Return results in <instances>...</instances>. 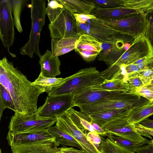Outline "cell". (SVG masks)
Listing matches in <instances>:
<instances>
[{"instance_id": "49", "label": "cell", "mask_w": 153, "mask_h": 153, "mask_svg": "<svg viewBox=\"0 0 153 153\" xmlns=\"http://www.w3.org/2000/svg\"><path fill=\"white\" fill-rule=\"evenodd\" d=\"M140 123L147 128L153 129V120L148 118L145 119Z\"/></svg>"}, {"instance_id": "17", "label": "cell", "mask_w": 153, "mask_h": 153, "mask_svg": "<svg viewBox=\"0 0 153 153\" xmlns=\"http://www.w3.org/2000/svg\"><path fill=\"white\" fill-rule=\"evenodd\" d=\"M56 141L48 140L26 145L10 146L13 153H60Z\"/></svg>"}, {"instance_id": "7", "label": "cell", "mask_w": 153, "mask_h": 153, "mask_svg": "<svg viewBox=\"0 0 153 153\" xmlns=\"http://www.w3.org/2000/svg\"><path fill=\"white\" fill-rule=\"evenodd\" d=\"M80 35L88 34L101 42H113L121 40L126 43L132 44L135 38L131 35L116 32L97 19H88L84 24H77Z\"/></svg>"}, {"instance_id": "9", "label": "cell", "mask_w": 153, "mask_h": 153, "mask_svg": "<svg viewBox=\"0 0 153 153\" xmlns=\"http://www.w3.org/2000/svg\"><path fill=\"white\" fill-rule=\"evenodd\" d=\"M74 107L72 94L47 97L44 104L36 112L45 117H57L66 113Z\"/></svg>"}, {"instance_id": "42", "label": "cell", "mask_w": 153, "mask_h": 153, "mask_svg": "<svg viewBox=\"0 0 153 153\" xmlns=\"http://www.w3.org/2000/svg\"><path fill=\"white\" fill-rule=\"evenodd\" d=\"M134 125L135 129L141 135L143 133L145 134L150 135L153 137V129L145 127L140 123H137ZM149 144H153V139L150 140Z\"/></svg>"}, {"instance_id": "19", "label": "cell", "mask_w": 153, "mask_h": 153, "mask_svg": "<svg viewBox=\"0 0 153 153\" xmlns=\"http://www.w3.org/2000/svg\"><path fill=\"white\" fill-rule=\"evenodd\" d=\"M41 72L45 76L54 78L61 74V61L58 56H53L51 51L47 50L39 58Z\"/></svg>"}, {"instance_id": "2", "label": "cell", "mask_w": 153, "mask_h": 153, "mask_svg": "<svg viewBox=\"0 0 153 153\" xmlns=\"http://www.w3.org/2000/svg\"><path fill=\"white\" fill-rule=\"evenodd\" d=\"M150 102L137 93L123 92L100 101L78 107L82 112L88 115L111 109L131 110Z\"/></svg>"}, {"instance_id": "24", "label": "cell", "mask_w": 153, "mask_h": 153, "mask_svg": "<svg viewBox=\"0 0 153 153\" xmlns=\"http://www.w3.org/2000/svg\"><path fill=\"white\" fill-rule=\"evenodd\" d=\"M67 113L75 125L85 134L89 132H96L90 123L92 120L88 115L73 108Z\"/></svg>"}, {"instance_id": "10", "label": "cell", "mask_w": 153, "mask_h": 153, "mask_svg": "<svg viewBox=\"0 0 153 153\" xmlns=\"http://www.w3.org/2000/svg\"><path fill=\"white\" fill-rule=\"evenodd\" d=\"M151 55H153L152 45L149 38L143 35L135 39L129 48L114 65H127Z\"/></svg>"}, {"instance_id": "44", "label": "cell", "mask_w": 153, "mask_h": 153, "mask_svg": "<svg viewBox=\"0 0 153 153\" xmlns=\"http://www.w3.org/2000/svg\"><path fill=\"white\" fill-rule=\"evenodd\" d=\"M128 82L129 83L137 89L145 85L139 76H134L129 77L128 78Z\"/></svg>"}, {"instance_id": "11", "label": "cell", "mask_w": 153, "mask_h": 153, "mask_svg": "<svg viewBox=\"0 0 153 153\" xmlns=\"http://www.w3.org/2000/svg\"><path fill=\"white\" fill-rule=\"evenodd\" d=\"M14 25L11 0L0 1V39L3 46L9 52L15 39Z\"/></svg>"}, {"instance_id": "48", "label": "cell", "mask_w": 153, "mask_h": 153, "mask_svg": "<svg viewBox=\"0 0 153 153\" xmlns=\"http://www.w3.org/2000/svg\"><path fill=\"white\" fill-rule=\"evenodd\" d=\"M96 132L102 137L107 136L108 134L104 129L98 124L93 122L92 121L90 123Z\"/></svg>"}, {"instance_id": "6", "label": "cell", "mask_w": 153, "mask_h": 153, "mask_svg": "<svg viewBox=\"0 0 153 153\" xmlns=\"http://www.w3.org/2000/svg\"><path fill=\"white\" fill-rule=\"evenodd\" d=\"M97 19L115 32L131 36L135 39L145 35L147 23L145 13L143 12L131 15L115 20Z\"/></svg>"}, {"instance_id": "5", "label": "cell", "mask_w": 153, "mask_h": 153, "mask_svg": "<svg viewBox=\"0 0 153 153\" xmlns=\"http://www.w3.org/2000/svg\"><path fill=\"white\" fill-rule=\"evenodd\" d=\"M56 118L45 117L37 112L27 115L15 113L10 119L9 131L15 133L48 130L56 123Z\"/></svg>"}, {"instance_id": "37", "label": "cell", "mask_w": 153, "mask_h": 153, "mask_svg": "<svg viewBox=\"0 0 153 153\" xmlns=\"http://www.w3.org/2000/svg\"><path fill=\"white\" fill-rule=\"evenodd\" d=\"M85 134L88 140L95 147L100 153L103 142L105 139L96 132H89Z\"/></svg>"}, {"instance_id": "26", "label": "cell", "mask_w": 153, "mask_h": 153, "mask_svg": "<svg viewBox=\"0 0 153 153\" xmlns=\"http://www.w3.org/2000/svg\"><path fill=\"white\" fill-rule=\"evenodd\" d=\"M48 131L55 137L56 142L62 147L72 146L83 150L80 144L75 139L56 125L51 127Z\"/></svg>"}, {"instance_id": "50", "label": "cell", "mask_w": 153, "mask_h": 153, "mask_svg": "<svg viewBox=\"0 0 153 153\" xmlns=\"http://www.w3.org/2000/svg\"><path fill=\"white\" fill-rule=\"evenodd\" d=\"M144 86L150 90L153 91V85H146Z\"/></svg>"}, {"instance_id": "39", "label": "cell", "mask_w": 153, "mask_h": 153, "mask_svg": "<svg viewBox=\"0 0 153 153\" xmlns=\"http://www.w3.org/2000/svg\"><path fill=\"white\" fill-rule=\"evenodd\" d=\"M136 64L140 71L153 68V55L145 56L138 60Z\"/></svg>"}, {"instance_id": "15", "label": "cell", "mask_w": 153, "mask_h": 153, "mask_svg": "<svg viewBox=\"0 0 153 153\" xmlns=\"http://www.w3.org/2000/svg\"><path fill=\"white\" fill-rule=\"evenodd\" d=\"M7 139L10 146L32 144L48 140L56 141L55 137L48 130L21 133H15L9 131Z\"/></svg>"}, {"instance_id": "54", "label": "cell", "mask_w": 153, "mask_h": 153, "mask_svg": "<svg viewBox=\"0 0 153 153\" xmlns=\"http://www.w3.org/2000/svg\"><path fill=\"white\" fill-rule=\"evenodd\" d=\"M152 102V103H153V101L152 102Z\"/></svg>"}, {"instance_id": "4", "label": "cell", "mask_w": 153, "mask_h": 153, "mask_svg": "<svg viewBox=\"0 0 153 153\" xmlns=\"http://www.w3.org/2000/svg\"><path fill=\"white\" fill-rule=\"evenodd\" d=\"M66 78L64 83L52 89L48 96L71 94L84 87L100 84L105 80L95 67L82 68Z\"/></svg>"}, {"instance_id": "47", "label": "cell", "mask_w": 153, "mask_h": 153, "mask_svg": "<svg viewBox=\"0 0 153 153\" xmlns=\"http://www.w3.org/2000/svg\"><path fill=\"white\" fill-rule=\"evenodd\" d=\"M125 70L128 76L140 71L137 65L134 63L126 65Z\"/></svg>"}, {"instance_id": "20", "label": "cell", "mask_w": 153, "mask_h": 153, "mask_svg": "<svg viewBox=\"0 0 153 153\" xmlns=\"http://www.w3.org/2000/svg\"><path fill=\"white\" fill-rule=\"evenodd\" d=\"M131 111L124 109H111L88 115L93 122L103 128L115 120L128 117Z\"/></svg>"}, {"instance_id": "32", "label": "cell", "mask_w": 153, "mask_h": 153, "mask_svg": "<svg viewBox=\"0 0 153 153\" xmlns=\"http://www.w3.org/2000/svg\"><path fill=\"white\" fill-rule=\"evenodd\" d=\"M7 108L15 112L16 108L12 97L8 91L0 84V119L4 110Z\"/></svg>"}, {"instance_id": "28", "label": "cell", "mask_w": 153, "mask_h": 153, "mask_svg": "<svg viewBox=\"0 0 153 153\" xmlns=\"http://www.w3.org/2000/svg\"><path fill=\"white\" fill-rule=\"evenodd\" d=\"M126 65H112L102 71L101 73L103 78L106 80L120 79L127 82L128 76L125 70Z\"/></svg>"}, {"instance_id": "23", "label": "cell", "mask_w": 153, "mask_h": 153, "mask_svg": "<svg viewBox=\"0 0 153 153\" xmlns=\"http://www.w3.org/2000/svg\"><path fill=\"white\" fill-rule=\"evenodd\" d=\"M78 38L67 37L51 39L52 55L59 56L75 50Z\"/></svg>"}, {"instance_id": "38", "label": "cell", "mask_w": 153, "mask_h": 153, "mask_svg": "<svg viewBox=\"0 0 153 153\" xmlns=\"http://www.w3.org/2000/svg\"><path fill=\"white\" fill-rule=\"evenodd\" d=\"M147 23L145 35L152 41L153 39V7L145 13Z\"/></svg>"}, {"instance_id": "1", "label": "cell", "mask_w": 153, "mask_h": 153, "mask_svg": "<svg viewBox=\"0 0 153 153\" xmlns=\"http://www.w3.org/2000/svg\"><path fill=\"white\" fill-rule=\"evenodd\" d=\"M0 84L10 93L15 113L27 115L36 112L38 97L45 90L28 80L6 56L0 60Z\"/></svg>"}, {"instance_id": "45", "label": "cell", "mask_w": 153, "mask_h": 153, "mask_svg": "<svg viewBox=\"0 0 153 153\" xmlns=\"http://www.w3.org/2000/svg\"><path fill=\"white\" fill-rule=\"evenodd\" d=\"M137 153H153L152 144L143 145L139 147L136 150Z\"/></svg>"}, {"instance_id": "40", "label": "cell", "mask_w": 153, "mask_h": 153, "mask_svg": "<svg viewBox=\"0 0 153 153\" xmlns=\"http://www.w3.org/2000/svg\"><path fill=\"white\" fill-rule=\"evenodd\" d=\"M139 76L145 85L153 79V68L144 71H140Z\"/></svg>"}, {"instance_id": "27", "label": "cell", "mask_w": 153, "mask_h": 153, "mask_svg": "<svg viewBox=\"0 0 153 153\" xmlns=\"http://www.w3.org/2000/svg\"><path fill=\"white\" fill-rule=\"evenodd\" d=\"M100 88L109 90H115L131 93H137V89L123 79H105L102 84L99 85Z\"/></svg>"}, {"instance_id": "30", "label": "cell", "mask_w": 153, "mask_h": 153, "mask_svg": "<svg viewBox=\"0 0 153 153\" xmlns=\"http://www.w3.org/2000/svg\"><path fill=\"white\" fill-rule=\"evenodd\" d=\"M107 136L108 138L116 144L135 152L139 147L145 144H149L150 141L148 140L142 143H137L130 140L118 136L108 134Z\"/></svg>"}, {"instance_id": "35", "label": "cell", "mask_w": 153, "mask_h": 153, "mask_svg": "<svg viewBox=\"0 0 153 153\" xmlns=\"http://www.w3.org/2000/svg\"><path fill=\"white\" fill-rule=\"evenodd\" d=\"M46 13L50 22H53L61 12L64 6L58 0H48Z\"/></svg>"}, {"instance_id": "34", "label": "cell", "mask_w": 153, "mask_h": 153, "mask_svg": "<svg viewBox=\"0 0 153 153\" xmlns=\"http://www.w3.org/2000/svg\"><path fill=\"white\" fill-rule=\"evenodd\" d=\"M23 0H11L13 21L14 26L20 33L23 31L20 21V15Z\"/></svg>"}, {"instance_id": "25", "label": "cell", "mask_w": 153, "mask_h": 153, "mask_svg": "<svg viewBox=\"0 0 153 153\" xmlns=\"http://www.w3.org/2000/svg\"><path fill=\"white\" fill-rule=\"evenodd\" d=\"M153 114V103H149L131 110L127 117L128 122L134 125L141 121Z\"/></svg>"}, {"instance_id": "8", "label": "cell", "mask_w": 153, "mask_h": 153, "mask_svg": "<svg viewBox=\"0 0 153 153\" xmlns=\"http://www.w3.org/2000/svg\"><path fill=\"white\" fill-rule=\"evenodd\" d=\"M51 39L78 38L79 30L74 14L65 7L56 19L48 25Z\"/></svg>"}, {"instance_id": "22", "label": "cell", "mask_w": 153, "mask_h": 153, "mask_svg": "<svg viewBox=\"0 0 153 153\" xmlns=\"http://www.w3.org/2000/svg\"><path fill=\"white\" fill-rule=\"evenodd\" d=\"M64 7L74 14H90L95 8L91 0H58Z\"/></svg>"}, {"instance_id": "41", "label": "cell", "mask_w": 153, "mask_h": 153, "mask_svg": "<svg viewBox=\"0 0 153 153\" xmlns=\"http://www.w3.org/2000/svg\"><path fill=\"white\" fill-rule=\"evenodd\" d=\"M137 92L139 95L151 102L153 101V91L149 90L144 85L137 89Z\"/></svg>"}, {"instance_id": "3", "label": "cell", "mask_w": 153, "mask_h": 153, "mask_svg": "<svg viewBox=\"0 0 153 153\" xmlns=\"http://www.w3.org/2000/svg\"><path fill=\"white\" fill-rule=\"evenodd\" d=\"M45 0H32L30 5L31 19V27L28 41L21 48V55L30 58L36 54L39 58L42 56L39 44L41 33L45 22Z\"/></svg>"}, {"instance_id": "31", "label": "cell", "mask_w": 153, "mask_h": 153, "mask_svg": "<svg viewBox=\"0 0 153 153\" xmlns=\"http://www.w3.org/2000/svg\"><path fill=\"white\" fill-rule=\"evenodd\" d=\"M122 5L145 13L153 7V0H123Z\"/></svg>"}, {"instance_id": "33", "label": "cell", "mask_w": 153, "mask_h": 153, "mask_svg": "<svg viewBox=\"0 0 153 153\" xmlns=\"http://www.w3.org/2000/svg\"><path fill=\"white\" fill-rule=\"evenodd\" d=\"M100 153H135L113 142L108 138L103 141Z\"/></svg>"}, {"instance_id": "43", "label": "cell", "mask_w": 153, "mask_h": 153, "mask_svg": "<svg viewBox=\"0 0 153 153\" xmlns=\"http://www.w3.org/2000/svg\"><path fill=\"white\" fill-rule=\"evenodd\" d=\"M75 18L77 24H84L88 19L96 18L94 16L90 14H74Z\"/></svg>"}, {"instance_id": "21", "label": "cell", "mask_w": 153, "mask_h": 153, "mask_svg": "<svg viewBox=\"0 0 153 153\" xmlns=\"http://www.w3.org/2000/svg\"><path fill=\"white\" fill-rule=\"evenodd\" d=\"M102 42L87 34L80 35L76 42L75 51L78 54L82 53H99L101 51Z\"/></svg>"}, {"instance_id": "13", "label": "cell", "mask_w": 153, "mask_h": 153, "mask_svg": "<svg viewBox=\"0 0 153 153\" xmlns=\"http://www.w3.org/2000/svg\"><path fill=\"white\" fill-rule=\"evenodd\" d=\"M127 117L120 118L107 124L103 128L108 134L140 143L147 141L135 128L134 125L128 121Z\"/></svg>"}, {"instance_id": "18", "label": "cell", "mask_w": 153, "mask_h": 153, "mask_svg": "<svg viewBox=\"0 0 153 153\" xmlns=\"http://www.w3.org/2000/svg\"><path fill=\"white\" fill-rule=\"evenodd\" d=\"M141 12L137 10L120 6L110 8H95L90 14L100 20H115Z\"/></svg>"}, {"instance_id": "51", "label": "cell", "mask_w": 153, "mask_h": 153, "mask_svg": "<svg viewBox=\"0 0 153 153\" xmlns=\"http://www.w3.org/2000/svg\"><path fill=\"white\" fill-rule=\"evenodd\" d=\"M147 85H153V79L150 81L149 82Z\"/></svg>"}, {"instance_id": "36", "label": "cell", "mask_w": 153, "mask_h": 153, "mask_svg": "<svg viewBox=\"0 0 153 153\" xmlns=\"http://www.w3.org/2000/svg\"><path fill=\"white\" fill-rule=\"evenodd\" d=\"M95 8H110L123 6V0H91Z\"/></svg>"}, {"instance_id": "29", "label": "cell", "mask_w": 153, "mask_h": 153, "mask_svg": "<svg viewBox=\"0 0 153 153\" xmlns=\"http://www.w3.org/2000/svg\"><path fill=\"white\" fill-rule=\"evenodd\" d=\"M66 79V78L47 77L40 72L37 78L32 82L44 89L45 92L48 94L53 88L62 84Z\"/></svg>"}, {"instance_id": "52", "label": "cell", "mask_w": 153, "mask_h": 153, "mask_svg": "<svg viewBox=\"0 0 153 153\" xmlns=\"http://www.w3.org/2000/svg\"><path fill=\"white\" fill-rule=\"evenodd\" d=\"M152 43V46H153V39H152V40L151 41Z\"/></svg>"}, {"instance_id": "46", "label": "cell", "mask_w": 153, "mask_h": 153, "mask_svg": "<svg viewBox=\"0 0 153 153\" xmlns=\"http://www.w3.org/2000/svg\"><path fill=\"white\" fill-rule=\"evenodd\" d=\"M58 149L60 153H87L83 150H79L73 147L64 146Z\"/></svg>"}, {"instance_id": "12", "label": "cell", "mask_w": 153, "mask_h": 153, "mask_svg": "<svg viewBox=\"0 0 153 153\" xmlns=\"http://www.w3.org/2000/svg\"><path fill=\"white\" fill-rule=\"evenodd\" d=\"M98 85L85 86L74 92L72 94L74 106L92 103L124 92L103 89Z\"/></svg>"}, {"instance_id": "53", "label": "cell", "mask_w": 153, "mask_h": 153, "mask_svg": "<svg viewBox=\"0 0 153 153\" xmlns=\"http://www.w3.org/2000/svg\"><path fill=\"white\" fill-rule=\"evenodd\" d=\"M0 153H1V149H0Z\"/></svg>"}, {"instance_id": "14", "label": "cell", "mask_w": 153, "mask_h": 153, "mask_svg": "<svg viewBox=\"0 0 153 153\" xmlns=\"http://www.w3.org/2000/svg\"><path fill=\"white\" fill-rule=\"evenodd\" d=\"M56 125L75 139L87 153H99L86 135L74 123L67 113L56 117Z\"/></svg>"}, {"instance_id": "55", "label": "cell", "mask_w": 153, "mask_h": 153, "mask_svg": "<svg viewBox=\"0 0 153 153\" xmlns=\"http://www.w3.org/2000/svg\"></svg>"}, {"instance_id": "16", "label": "cell", "mask_w": 153, "mask_h": 153, "mask_svg": "<svg viewBox=\"0 0 153 153\" xmlns=\"http://www.w3.org/2000/svg\"><path fill=\"white\" fill-rule=\"evenodd\" d=\"M124 41L102 43L101 51L98 56L99 60L104 62L108 66L113 65L126 51Z\"/></svg>"}]
</instances>
